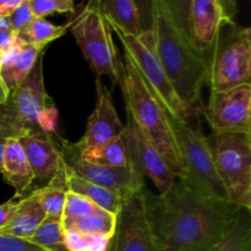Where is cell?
<instances>
[{"instance_id": "4dcf8cb0", "label": "cell", "mask_w": 251, "mask_h": 251, "mask_svg": "<svg viewBox=\"0 0 251 251\" xmlns=\"http://www.w3.org/2000/svg\"><path fill=\"white\" fill-rule=\"evenodd\" d=\"M20 135H22V129L11 104L6 100L4 104H0V136L17 139Z\"/></svg>"}, {"instance_id": "74e56055", "label": "cell", "mask_w": 251, "mask_h": 251, "mask_svg": "<svg viewBox=\"0 0 251 251\" xmlns=\"http://www.w3.org/2000/svg\"><path fill=\"white\" fill-rule=\"evenodd\" d=\"M25 0H0V16L9 17Z\"/></svg>"}, {"instance_id": "8fae6325", "label": "cell", "mask_w": 251, "mask_h": 251, "mask_svg": "<svg viewBox=\"0 0 251 251\" xmlns=\"http://www.w3.org/2000/svg\"><path fill=\"white\" fill-rule=\"evenodd\" d=\"M202 113L215 134H251V85L210 92V100Z\"/></svg>"}, {"instance_id": "d6a6232c", "label": "cell", "mask_w": 251, "mask_h": 251, "mask_svg": "<svg viewBox=\"0 0 251 251\" xmlns=\"http://www.w3.org/2000/svg\"><path fill=\"white\" fill-rule=\"evenodd\" d=\"M0 251H46L27 239L0 234Z\"/></svg>"}, {"instance_id": "52a82bcc", "label": "cell", "mask_w": 251, "mask_h": 251, "mask_svg": "<svg viewBox=\"0 0 251 251\" xmlns=\"http://www.w3.org/2000/svg\"><path fill=\"white\" fill-rule=\"evenodd\" d=\"M124 46V55L135 66L139 75L151 91L153 97L158 100L167 114L174 119H190L188 110L176 96L158 56L153 48V33L144 32L140 37L131 36L112 27Z\"/></svg>"}, {"instance_id": "484cf974", "label": "cell", "mask_w": 251, "mask_h": 251, "mask_svg": "<svg viewBox=\"0 0 251 251\" xmlns=\"http://www.w3.org/2000/svg\"><path fill=\"white\" fill-rule=\"evenodd\" d=\"M69 22L65 25H53L42 17H34L22 31H20L19 37L28 44H36L46 48L50 42L60 38L69 31Z\"/></svg>"}, {"instance_id": "2e32d148", "label": "cell", "mask_w": 251, "mask_h": 251, "mask_svg": "<svg viewBox=\"0 0 251 251\" xmlns=\"http://www.w3.org/2000/svg\"><path fill=\"white\" fill-rule=\"evenodd\" d=\"M24 149L34 180L48 183L58 169L63 152L54 139V134L24 132L17 137Z\"/></svg>"}, {"instance_id": "ac0fdd59", "label": "cell", "mask_w": 251, "mask_h": 251, "mask_svg": "<svg viewBox=\"0 0 251 251\" xmlns=\"http://www.w3.org/2000/svg\"><path fill=\"white\" fill-rule=\"evenodd\" d=\"M83 5L102 15L110 27L136 37L144 33L134 0H87Z\"/></svg>"}, {"instance_id": "8d00e7d4", "label": "cell", "mask_w": 251, "mask_h": 251, "mask_svg": "<svg viewBox=\"0 0 251 251\" xmlns=\"http://www.w3.org/2000/svg\"><path fill=\"white\" fill-rule=\"evenodd\" d=\"M19 39V34L14 29H0V55L9 50Z\"/></svg>"}, {"instance_id": "5bb4252c", "label": "cell", "mask_w": 251, "mask_h": 251, "mask_svg": "<svg viewBox=\"0 0 251 251\" xmlns=\"http://www.w3.org/2000/svg\"><path fill=\"white\" fill-rule=\"evenodd\" d=\"M97 87V103L91 117L88 118L85 135L76 145H71L77 153L87 147L110 141L120 137L125 132V125L119 119L117 109L113 103L110 91L102 85L100 78L96 81Z\"/></svg>"}, {"instance_id": "4316f807", "label": "cell", "mask_w": 251, "mask_h": 251, "mask_svg": "<svg viewBox=\"0 0 251 251\" xmlns=\"http://www.w3.org/2000/svg\"><path fill=\"white\" fill-rule=\"evenodd\" d=\"M28 240L46 251H68L64 244V230L59 218L47 217Z\"/></svg>"}, {"instance_id": "8992f818", "label": "cell", "mask_w": 251, "mask_h": 251, "mask_svg": "<svg viewBox=\"0 0 251 251\" xmlns=\"http://www.w3.org/2000/svg\"><path fill=\"white\" fill-rule=\"evenodd\" d=\"M74 16L69 20V29L75 37L83 56L90 64L97 78L110 76L113 87L119 83L123 61L115 47L109 22L85 5L75 7Z\"/></svg>"}, {"instance_id": "d6986e66", "label": "cell", "mask_w": 251, "mask_h": 251, "mask_svg": "<svg viewBox=\"0 0 251 251\" xmlns=\"http://www.w3.org/2000/svg\"><path fill=\"white\" fill-rule=\"evenodd\" d=\"M46 218L47 215L39 202L38 195L34 189L28 195L20 199L14 217L4 228L0 229V234L28 240Z\"/></svg>"}, {"instance_id": "b9f144b4", "label": "cell", "mask_w": 251, "mask_h": 251, "mask_svg": "<svg viewBox=\"0 0 251 251\" xmlns=\"http://www.w3.org/2000/svg\"><path fill=\"white\" fill-rule=\"evenodd\" d=\"M6 28H11L9 24V19H7V17L0 16V29H6Z\"/></svg>"}, {"instance_id": "9a60e30c", "label": "cell", "mask_w": 251, "mask_h": 251, "mask_svg": "<svg viewBox=\"0 0 251 251\" xmlns=\"http://www.w3.org/2000/svg\"><path fill=\"white\" fill-rule=\"evenodd\" d=\"M226 21L220 0H191L189 11V32L194 48L207 60Z\"/></svg>"}, {"instance_id": "7a4b0ae2", "label": "cell", "mask_w": 251, "mask_h": 251, "mask_svg": "<svg viewBox=\"0 0 251 251\" xmlns=\"http://www.w3.org/2000/svg\"><path fill=\"white\" fill-rule=\"evenodd\" d=\"M153 48L190 118L203 112L202 86L207 81V64L203 56L176 31L161 0L154 6Z\"/></svg>"}, {"instance_id": "ab89813d", "label": "cell", "mask_w": 251, "mask_h": 251, "mask_svg": "<svg viewBox=\"0 0 251 251\" xmlns=\"http://www.w3.org/2000/svg\"><path fill=\"white\" fill-rule=\"evenodd\" d=\"M9 96H10L9 88L6 87L4 81H2L1 77H0V104H4V103L7 100V98H9Z\"/></svg>"}, {"instance_id": "44dd1931", "label": "cell", "mask_w": 251, "mask_h": 251, "mask_svg": "<svg viewBox=\"0 0 251 251\" xmlns=\"http://www.w3.org/2000/svg\"><path fill=\"white\" fill-rule=\"evenodd\" d=\"M46 48L36 44L24 43L21 50L10 60L0 64V77L9 91H12L28 76L37 59L44 53Z\"/></svg>"}, {"instance_id": "603a6c76", "label": "cell", "mask_w": 251, "mask_h": 251, "mask_svg": "<svg viewBox=\"0 0 251 251\" xmlns=\"http://www.w3.org/2000/svg\"><path fill=\"white\" fill-rule=\"evenodd\" d=\"M61 226L63 229H75L83 235H104L113 239L117 226V215L97 206L87 215L61 221Z\"/></svg>"}, {"instance_id": "ba28073f", "label": "cell", "mask_w": 251, "mask_h": 251, "mask_svg": "<svg viewBox=\"0 0 251 251\" xmlns=\"http://www.w3.org/2000/svg\"><path fill=\"white\" fill-rule=\"evenodd\" d=\"M215 135V162L228 201L251 211V134Z\"/></svg>"}, {"instance_id": "836d02e7", "label": "cell", "mask_w": 251, "mask_h": 251, "mask_svg": "<svg viewBox=\"0 0 251 251\" xmlns=\"http://www.w3.org/2000/svg\"><path fill=\"white\" fill-rule=\"evenodd\" d=\"M139 11L142 32H152L154 22V6L156 0H134Z\"/></svg>"}, {"instance_id": "7c38bea8", "label": "cell", "mask_w": 251, "mask_h": 251, "mask_svg": "<svg viewBox=\"0 0 251 251\" xmlns=\"http://www.w3.org/2000/svg\"><path fill=\"white\" fill-rule=\"evenodd\" d=\"M126 114L124 139L130 164H132L142 176L151 179L159 194L167 193L176 183V176L156 147L140 131L129 113Z\"/></svg>"}, {"instance_id": "ffe728a7", "label": "cell", "mask_w": 251, "mask_h": 251, "mask_svg": "<svg viewBox=\"0 0 251 251\" xmlns=\"http://www.w3.org/2000/svg\"><path fill=\"white\" fill-rule=\"evenodd\" d=\"M39 202L46 212L47 217L59 218L61 220L64 202H65L68 188V163L61 156L58 169L53 178L42 188L36 189Z\"/></svg>"}, {"instance_id": "60d3db41", "label": "cell", "mask_w": 251, "mask_h": 251, "mask_svg": "<svg viewBox=\"0 0 251 251\" xmlns=\"http://www.w3.org/2000/svg\"><path fill=\"white\" fill-rule=\"evenodd\" d=\"M7 137L0 136V168H1L2 163V156H4V149H5V142H6Z\"/></svg>"}, {"instance_id": "3957f363", "label": "cell", "mask_w": 251, "mask_h": 251, "mask_svg": "<svg viewBox=\"0 0 251 251\" xmlns=\"http://www.w3.org/2000/svg\"><path fill=\"white\" fill-rule=\"evenodd\" d=\"M119 83L126 104V113H129L144 136L166 159L174 176L181 179L184 176L183 157L168 114L125 55Z\"/></svg>"}, {"instance_id": "9c48e42d", "label": "cell", "mask_w": 251, "mask_h": 251, "mask_svg": "<svg viewBox=\"0 0 251 251\" xmlns=\"http://www.w3.org/2000/svg\"><path fill=\"white\" fill-rule=\"evenodd\" d=\"M43 55L37 59L33 69L7 98L24 132L54 134L58 123V109L48 95L43 77Z\"/></svg>"}, {"instance_id": "1f68e13d", "label": "cell", "mask_w": 251, "mask_h": 251, "mask_svg": "<svg viewBox=\"0 0 251 251\" xmlns=\"http://www.w3.org/2000/svg\"><path fill=\"white\" fill-rule=\"evenodd\" d=\"M7 19H9V24L11 29H14L17 33L20 31H22L34 19L33 12H32L31 7H29L28 0H25Z\"/></svg>"}, {"instance_id": "e0dca14e", "label": "cell", "mask_w": 251, "mask_h": 251, "mask_svg": "<svg viewBox=\"0 0 251 251\" xmlns=\"http://www.w3.org/2000/svg\"><path fill=\"white\" fill-rule=\"evenodd\" d=\"M0 173L5 181L15 189V199H22L28 195L34 178L24 149L16 137H9L5 142Z\"/></svg>"}, {"instance_id": "e575fe53", "label": "cell", "mask_w": 251, "mask_h": 251, "mask_svg": "<svg viewBox=\"0 0 251 251\" xmlns=\"http://www.w3.org/2000/svg\"><path fill=\"white\" fill-rule=\"evenodd\" d=\"M64 230V244L68 251H88L90 243L87 235H83L75 229Z\"/></svg>"}, {"instance_id": "f1b7e54d", "label": "cell", "mask_w": 251, "mask_h": 251, "mask_svg": "<svg viewBox=\"0 0 251 251\" xmlns=\"http://www.w3.org/2000/svg\"><path fill=\"white\" fill-rule=\"evenodd\" d=\"M97 206L88 200L85 196L80 195L77 193L69 190L65 196V202H64L63 213H61V221L73 220V218L81 217L91 211H93Z\"/></svg>"}, {"instance_id": "30bf717a", "label": "cell", "mask_w": 251, "mask_h": 251, "mask_svg": "<svg viewBox=\"0 0 251 251\" xmlns=\"http://www.w3.org/2000/svg\"><path fill=\"white\" fill-rule=\"evenodd\" d=\"M146 184L124 199L117 216L112 251H154L146 206Z\"/></svg>"}, {"instance_id": "277c9868", "label": "cell", "mask_w": 251, "mask_h": 251, "mask_svg": "<svg viewBox=\"0 0 251 251\" xmlns=\"http://www.w3.org/2000/svg\"><path fill=\"white\" fill-rule=\"evenodd\" d=\"M210 92L251 85V28L226 21L207 59Z\"/></svg>"}, {"instance_id": "cb8c5ba5", "label": "cell", "mask_w": 251, "mask_h": 251, "mask_svg": "<svg viewBox=\"0 0 251 251\" xmlns=\"http://www.w3.org/2000/svg\"><path fill=\"white\" fill-rule=\"evenodd\" d=\"M68 188L70 191L77 193L80 195L85 196L88 200L92 201L96 206L108 211V212L117 215L122 208L123 199L119 194L110 191L108 189L100 188L95 184L86 181L83 179L78 178L77 176L71 172L70 167L68 164Z\"/></svg>"}, {"instance_id": "f546056e", "label": "cell", "mask_w": 251, "mask_h": 251, "mask_svg": "<svg viewBox=\"0 0 251 251\" xmlns=\"http://www.w3.org/2000/svg\"><path fill=\"white\" fill-rule=\"evenodd\" d=\"M29 7L34 17L46 19L49 15L73 14L75 11L74 0H28Z\"/></svg>"}, {"instance_id": "4fadbf2b", "label": "cell", "mask_w": 251, "mask_h": 251, "mask_svg": "<svg viewBox=\"0 0 251 251\" xmlns=\"http://www.w3.org/2000/svg\"><path fill=\"white\" fill-rule=\"evenodd\" d=\"M68 163V162H66ZM71 172L86 181L119 194L120 198H129L145 185V176L129 164L125 167H108L93 164L75 157L68 163Z\"/></svg>"}, {"instance_id": "f35d334b", "label": "cell", "mask_w": 251, "mask_h": 251, "mask_svg": "<svg viewBox=\"0 0 251 251\" xmlns=\"http://www.w3.org/2000/svg\"><path fill=\"white\" fill-rule=\"evenodd\" d=\"M225 16L229 21H234V17L238 12V0H220Z\"/></svg>"}, {"instance_id": "6da1fadb", "label": "cell", "mask_w": 251, "mask_h": 251, "mask_svg": "<svg viewBox=\"0 0 251 251\" xmlns=\"http://www.w3.org/2000/svg\"><path fill=\"white\" fill-rule=\"evenodd\" d=\"M154 251H208L229 233L242 207L205 198L181 179L167 193L146 189Z\"/></svg>"}, {"instance_id": "d4e9b609", "label": "cell", "mask_w": 251, "mask_h": 251, "mask_svg": "<svg viewBox=\"0 0 251 251\" xmlns=\"http://www.w3.org/2000/svg\"><path fill=\"white\" fill-rule=\"evenodd\" d=\"M208 251H251V211L242 208L229 233Z\"/></svg>"}, {"instance_id": "7402d4cb", "label": "cell", "mask_w": 251, "mask_h": 251, "mask_svg": "<svg viewBox=\"0 0 251 251\" xmlns=\"http://www.w3.org/2000/svg\"><path fill=\"white\" fill-rule=\"evenodd\" d=\"M76 157L100 166L125 167L129 164V153L124 135L110 141L87 147L78 152Z\"/></svg>"}, {"instance_id": "d590c367", "label": "cell", "mask_w": 251, "mask_h": 251, "mask_svg": "<svg viewBox=\"0 0 251 251\" xmlns=\"http://www.w3.org/2000/svg\"><path fill=\"white\" fill-rule=\"evenodd\" d=\"M19 201L20 199L12 198L11 200L0 205V229L4 228L11 221V218L14 217L15 212L17 210V206H19Z\"/></svg>"}, {"instance_id": "5b68a950", "label": "cell", "mask_w": 251, "mask_h": 251, "mask_svg": "<svg viewBox=\"0 0 251 251\" xmlns=\"http://www.w3.org/2000/svg\"><path fill=\"white\" fill-rule=\"evenodd\" d=\"M169 117V115H168ZM184 162L185 181L201 196L228 201L227 193L218 176L213 147L199 127H193L185 119L169 117Z\"/></svg>"}, {"instance_id": "83f0119b", "label": "cell", "mask_w": 251, "mask_h": 251, "mask_svg": "<svg viewBox=\"0 0 251 251\" xmlns=\"http://www.w3.org/2000/svg\"><path fill=\"white\" fill-rule=\"evenodd\" d=\"M178 33L193 46L189 32V11L191 0H161ZM194 47V46H193Z\"/></svg>"}]
</instances>
